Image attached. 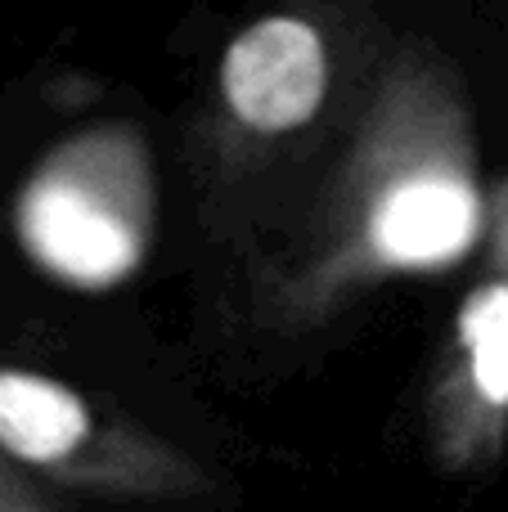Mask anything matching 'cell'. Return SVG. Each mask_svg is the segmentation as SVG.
<instances>
[{
	"label": "cell",
	"instance_id": "obj_5",
	"mask_svg": "<svg viewBox=\"0 0 508 512\" xmlns=\"http://www.w3.org/2000/svg\"><path fill=\"white\" fill-rule=\"evenodd\" d=\"M464 342L486 400L508 405V288H482L464 306Z\"/></svg>",
	"mask_w": 508,
	"mask_h": 512
},
{
	"label": "cell",
	"instance_id": "obj_3",
	"mask_svg": "<svg viewBox=\"0 0 508 512\" xmlns=\"http://www.w3.org/2000/svg\"><path fill=\"white\" fill-rule=\"evenodd\" d=\"M477 234V198L459 180L419 176L396 185L374 216V243L392 265H446Z\"/></svg>",
	"mask_w": 508,
	"mask_h": 512
},
{
	"label": "cell",
	"instance_id": "obj_2",
	"mask_svg": "<svg viewBox=\"0 0 508 512\" xmlns=\"http://www.w3.org/2000/svg\"><path fill=\"white\" fill-rule=\"evenodd\" d=\"M225 99L257 131H293L324 104L329 59L302 18H261L225 50Z\"/></svg>",
	"mask_w": 508,
	"mask_h": 512
},
{
	"label": "cell",
	"instance_id": "obj_1",
	"mask_svg": "<svg viewBox=\"0 0 508 512\" xmlns=\"http://www.w3.org/2000/svg\"><path fill=\"white\" fill-rule=\"evenodd\" d=\"M27 252L63 283L108 288L140 265V234L122 212L68 176H45L18 203Z\"/></svg>",
	"mask_w": 508,
	"mask_h": 512
},
{
	"label": "cell",
	"instance_id": "obj_4",
	"mask_svg": "<svg viewBox=\"0 0 508 512\" xmlns=\"http://www.w3.org/2000/svg\"><path fill=\"white\" fill-rule=\"evenodd\" d=\"M90 432L86 405L36 373H0V445L18 459L54 463Z\"/></svg>",
	"mask_w": 508,
	"mask_h": 512
}]
</instances>
